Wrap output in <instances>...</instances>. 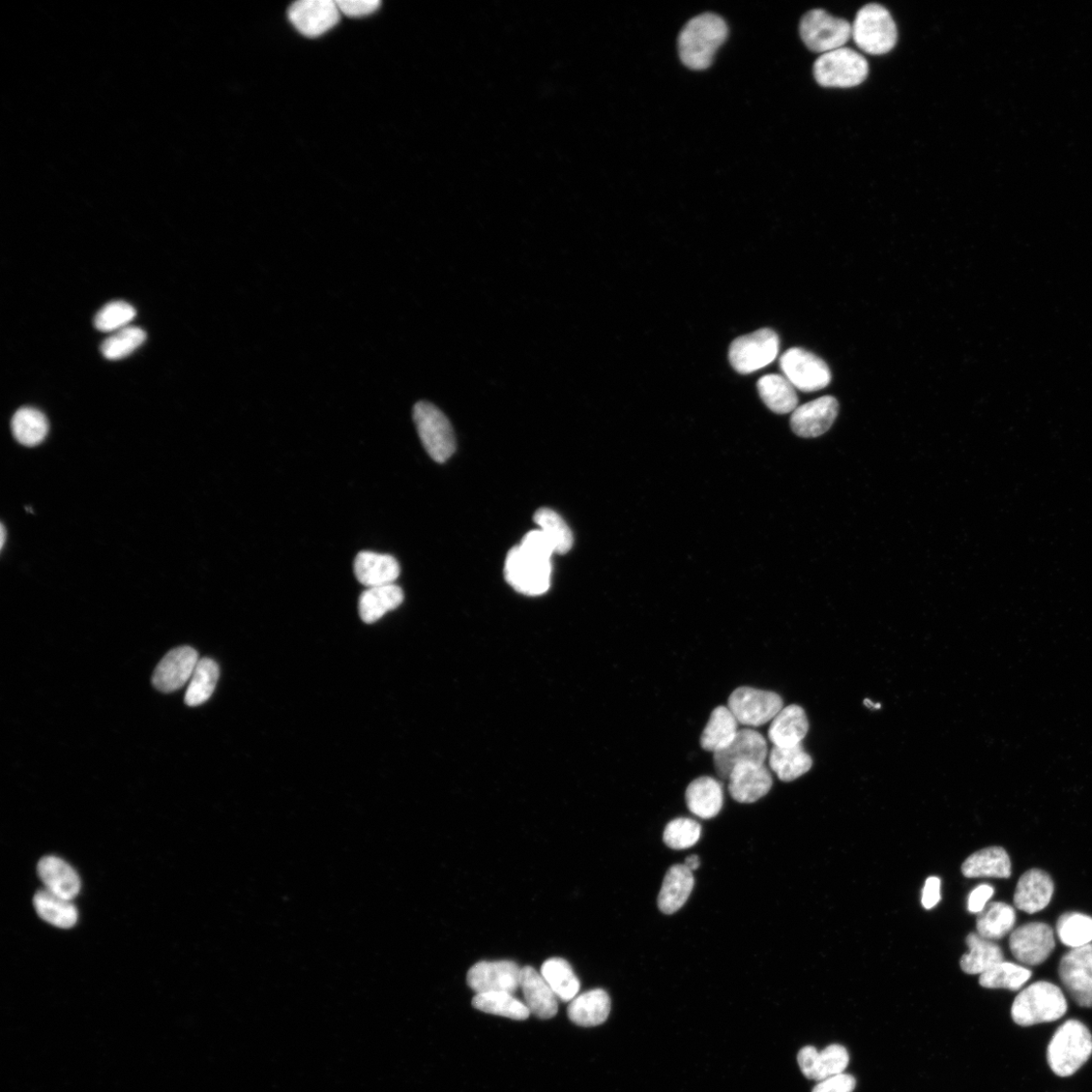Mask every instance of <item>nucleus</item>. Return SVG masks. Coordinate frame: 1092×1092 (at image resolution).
Returning <instances> with one entry per match:
<instances>
[{"label":"nucleus","instance_id":"nucleus-1","mask_svg":"<svg viewBox=\"0 0 1092 1092\" xmlns=\"http://www.w3.org/2000/svg\"><path fill=\"white\" fill-rule=\"evenodd\" d=\"M727 34L726 22L717 15L704 14L692 19L678 36V54L682 63L693 70L710 67Z\"/></svg>","mask_w":1092,"mask_h":1092},{"label":"nucleus","instance_id":"nucleus-2","mask_svg":"<svg viewBox=\"0 0 1092 1092\" xmlns=\"http://www.w3.org/2000/svg\"><path fill=\"white\" fill-rule=\"evenodd\" d=\"M1092 1055V1034L1078 1020H1069L1054 1032L1047 1049L1051 1070L1060 1077L1075 1074Z\"/></svg>","mask_w":1092,"mask_h":1092},{"label":"nucleus","instance_id":"nucleus-3","mask_svg":"<svg viewBox=\"0 0 1092 1092\" xmlns=\"http://www.w3.org/2000/svg\"><path fill=\"white\" fill-rule=\"evenodd\" d=\"M1068 1010L1067 997L1060 987L1048 982H1037L1015 998L1012 1018L1021 1026H1030L1056 1022L1064 1018Z\"/></svg>","mask_w":1092,"mask_h":1092},{"label":"nucleus","instance_id":"nucleus-4","mask_svg":"<svg viewBox=\"0 0 1092 1092\" xmlns=\"http://www.w3.org/2000/svg\"><path fill=\"white\" fill-rule=\"evenodd\" d=\"M551 557L531 550L520 544L513 547L505 562L504 574L508 584L526 596H541L547 592L551 580Z\"/></svg>","mask_w":1092,"mask_h":1092},{"label":"nucleus","instance_id":"nucleus-5","mask_svg":"<svg viewBox=\"0 0 1092 1092\" xmlns=\"http://www.w3.org/2000/svg\"><path fill=\"white\" fill-rule=\"evenodd\" d=\"M852 38L864 52L883 55L897 42L896 24L884 7L870 4L862 8L852 24Z\"/></svg>","mask_w":1092,"mask_h":1092},{"label":"nucleus","instance_id":"nucleus-6","mask_svg":"<svg viewBox=\"0 0 1092 1092\" xmlns=\"http://www.w3.org/2000/svg\"><path fill=\"white\" fill-rule=\"evenodd\" d=\"M413 419L427 454L437 462L447 461L456 452L457 441L444 413L433 404L421 401L413 410Z\"/></svg>","mask_w":1092,"mask_h":1092},{"label":"nucleus","instance_id":"nucleus-7","mask_svg":"<svg viewBox=\"0 0 1092 1092\" xmlns=\"http://www.w3.org/2000/svg\"><path fill=\"white\" fill-rule=\"evenodd\" d=\"M866 59L849 48L822 54L814 64L813 74L823 87L849 88L861 84L868 76Z\"/></svg>","mask_w":1092,"mask_h":1092},{"label":"nucleus","instance_id":"nucleus-8","mask_svg":"<svg viewBox=\"0 0 1092 1092\" xmlns=\"http://www.w3.org/2000/svg\"><path fill=\"white\" fill-rule=\"evenodd\" d=\"M779 347V336L774 330L760 329L731 343L729 362L737 372L749 374L772 364L778 356Z\"/></svg>","mask_w":1092,"mask_h":1092},{"label":"nucleus","instance_id":"nucleus-9","mask_svg":"<svg viewBox=\"0 0 1092 1092\" xmlns=\"http://www.w3.org/2000/svg\"><path fill=\"white\" fill-rule=\"evenodd\" d=\"M727 707L737 722L752 727L772 721L784 708L777 693L752 687L735 689L728 698Z\"/></svg>","mask_w":1092,"mask_h":1092},{"label":"nucleus","instance_id":"nucleus-10","mask_svg":"<svg viewBox=\"0 0 1092 1092\" xmlns=\"http://www.w3.org/2000/svg\"><path fill=\"white\" fill-rule=\"evenodd\" d=\"M801 36L808 49L825 54L848 43L852 38V24L822 10H812L802 20Z\"/></svg>","mask_w":1092,"mask_h":1092},{"label":"nucleus","instance_id":"nucleus-11","mask_svg":"<svg viewBox=\"0 0 1092 1092\" xmlns=\"http://www.w3.org/2000/svg\"><path fill=\"white\" fill-rule=\"evenodd\" d=\"M780 367L793 387L803 392L822 390L828 387L832 380V372L828 365L815 354L803 348L787 350L780 360Z\"/></svg>","mask_w":1092,"mask_h":1092},{"label":"nucleus","instance_id":"nucleus-12","mask_svg":"<svg viewBox=\"0 0 1092 1092\" xmlns=\"http://www.w3.org/2000/svg\"><path fill=\"white\" fill-rule=\"evenodd\" d=\"M766 757H768V745L764 737L751 728L739 730L727 747L714 754L717 773L727 780L737 765L762 764Z\"/></svg>","mask_w":1092,"mask_h":1092},{"label":"nucleus","instance_id":"nucleus-13","mask_svg":"<svg viewBox=\"0 0 1092 1092\" xmlns=\"http://www.w3.org/2000/svg\"><path fill=\"white\" fill-rule=\"evenodd\" d=\"M1059 978L1081 1008H1092V943L1071 949L1059 963Z\"/></svg>","mask_w":1092,"mask_h":1092},{"label":"nucleus","instance_id":"nucleus-14","mask_svg":"<svg viewBox=\"0 0 1092 1092\" xmlns=\"http://www.w3.org/2000/svg\"><path fill=\"white\" fill-rule=\"evenodd\" d=\"M1056 946L1054 931L1045 923H1028L1016 929L1010 937V949L1015 958L1027 966L1043 964Z\"/></svg>","mask_w":1092,"mask_h":1092},{"label":"nucleus","instance_id":"nucleus-15","mask_svg":"<svg viewBox=\"0 0 1092 1092\" xmlns=\"http://www.w3.org/2000/svg\"><path fill=\"white\" fill-rule=\"evenodd\" d=\"M336 0H300L288 10V18L298 31L317 38L330 31L340 21Z\"/></svg>","mask_w":1092,"mask_h":1092},{"label":"nucleus","instance_id":"nucleus-16","mask_svg":"<svg viewBox=\"0 0 1092 1092\" xmlns=\"http://www.w3.org/2000/svg\"><path fill=\"white\" fill-rule=\"evenodd\" d=\"M521 969L513 961H481L467 972L468 986L478 993L505 991L514 993L520 988Z\"/></svg>","mask_w":1092,"mask_h":1092},{"label":"nucleus","instance_id":"nucleus-17","mask_svg":"<svg viewBox=\"0 0 1092 1092\" xmlns=\"http://www.w3.org/2000/svg\"><path fill=\"white\" fill-rule=\"evenodd\" d=\"M839 409V402L832 396L821 397L797 407L792 413L791 428L801 437H818L833 426Z\"/></svg>","mask_w":1092,"mask_h":1092},{"label":"nucleus","instance_id":"nucleus-18","mask_svg":"<svg viewBox=\"0 0 1092 1092\" xmlns=\"http://www.w3.org/2000/svg\"><path fill=\"white\" fill-rule=\"evenodd\" d=\"M198 661L197 652L191 646L172 649L155 669L153 677L154 687L163 693L183 688L191 681Z\"/></svg>","mask_w":1092,"mask_h":1092},{"label":"nucleus","instance_id":"nucleus-19","mask_svg":"<svg viewBox=\"0 0 1092 1092\" xmlns=\"http://www.w3.org/2000/svg\"><path fill=\"white\" fill-rule=\"evenodd\" d=\"M797 1061L807 1078L819 1082L843 1074L849 1066L850 1056L847 1049L838 1044L822 1051L807 1046L800 1051Z\"/></svg>","mask_w":1092,"mask_h":1092},{"label":"nucleus","instance_id":"nucleus-20","mask_svg":"<svg viewBox=\"0 0 1092 1092\" xmlns=\"http://www.w3.org/2000/svg\"><path fill=\"white\" fill-rule=\"evenodd\" d=\"M773 786V778L764 764H745L737 765L728 778V790L732 799L740 804H754L768 794Z\"/></svg>","mask_w":1092,"mask_h":1092},{"label":"nucleus","instance_id":"nucleus-21","mask_svg":"<svg viewBox=\"0 0 1092 1092\" xmlns=\"http://www.w3.org/2000/svg\"><path fill=\"white\" fill-rule=\"evenodd\" d=\"M1051 876L1040 869H1030L1020 878L1014 896L1018 909L1032 914L1045 909L1054 895Z\"/></svg>","mask_w":1092,"mask_h":1092},{"label":"nucleus","instance_id":"nucleus-22","mask_svg":"<svg viewBox=\"0 0 1092 1092\" xmlns=\"http://www.w3.org/2000/svg\"><path fill=\"white\" fill-rule=\"evenodd\" d=\"M520 988L531 1014L543 1020L551 1019L557 1014V997L542 973L534 967L526 966L521 969Z\"/></svg>","mask_w":1092,"mask_h":1092},{"label":"nucleus","instance_id":"nucleus-23","mask_svg":"<svg viewBox=\"0 0 1092 1092\" xmlns=\"http://www.w3.org/2000/svg\"><path fill=\"white\" fill-rule=\"evenodd\" d=\"M354 574L368 588L387 586L399 578L400 566L392 555L363 551L354 560Z\"/></svg>","mask_w":1092,"mask_h":1092},{"label":"nucleus","instance_id":"nucleus-24","mask_svg":"<svg viewBox=\"0 0 1092 1092\" xmlns=\"http://www.w3.org/2000/svg\"><path fill=\"white\" fill-rule=\"evenodd\" d=\"M809 729L807 714L799 705H789L772 721L768 736L774 747L802 745Z\"/></svg>","mask_w":1092,"mask_h":1092},{"label":"nucleus","instance_id":"nucleus-25","mask_svg":"<svg viewBox=\"0 0 1092 1092\" xmlns=\"http://www.w3.org/2000/svg\"><path fill=\"white\" fill-rule=\"evenodd\" d=\"M38 874L48 892L67 900H72L80 892L81 883L77 872L61 858H43L38 864Z\"/></svg>","mask_w":1092,"mask_h":1092},{"label":"nucleus","instance_id":"nucleus-26","mask_svg":"<svg viewBox=\"0 0 1092 1092\" xmlns=\"http://www.w3.org/2000/svg\"><path fill=\"white\" fill-rule=\"evenodd\" d=\"M962 873L967 878L1008 879L1012 875L1010 855L1000 847L983 849L967 858Z\"/></svg>","mask_w":1092,"mask_h":1092},{"label":"nucleus","instance_id":"nucleus-27","mask_svg":"<svg viewBox=\"0 0 1092 1092\" xmlns=\"http://www.w3.org/2000/svg\"><path fill=\"white\" fill-rule=\"evenodd\" d=\"M693 872L685 864L674 865L667 872L658 898L660 910L673 914L687 902L694 889Z\"/></svg>","mask_w":1092,"mask_h":1092},{"label":"nucleus","instance_id":"nucleus-28","mask_svg":"<svg viewBox=\"0 0 1092 1092\" xmlns=\"http://www.w3.org/2000/svg\"><path fill=\"white\" fill-rule=\"evenodd\" d=\"M686 804L688 809L700 818L716 817L723 805L721 784L708 776L694 780L686 790Z\"/></svg>","mask_w":1092,"mask_h":1092},{"label":"nucleus","instance_id":"nucleus-29","mask_svg":"<svg viewBox=\"0 0 1092 1092\" xmlns=\"http://www.w3.org/2000/svg\"><path fill=\"white\" fill-rule=\"evenodd\" d=\"M611 1011V1000L603 989H593L576 996L570 1003V1020L581 1026H596L606 1022Z\"/></svg>","mask_w":1092,"mask_h":1092},{"label":"nucleus","instance_id":"nucleus-30","mask_svg":"<svg viewBox=\"0 0 1092 1092\" xmlns=\"http://www.w3.org/2000/svg\"><path fill=\"white\" fill-rule=\"evenodd\" d=\"M404 601L402 589L395 585L368 588L359 602L362 621L374 624L386 613L397 609Z\"/></svg>","mask_w":1092,"mask_h":1092},{"label":"nucleus","instance_id":"nucleus-31","mask_svg":"<svg viewBox=\"0 0 1092 1092\" xmlns=\"http://www.w3.org/2000/svg\"><path fill=\"white\" fill-rule=\"evenodd\" d=\"M969 952L964 954L960 961L961 969L971 976L983 974L994 965L1005 961V955L999 944L991 939L981 937L978 933H971L966 938Z\"/></svg>","mask_w":1092,"mask_h":1092},{"label":"nucleus","instance_id":"nucleus-32","mask_svg":"<svg viewBox=\"0 0 1092 1092\" xmlns=\"http://www.w3.org/2000/svg\"><path fill=\"white\" fill-rule=\"evenodd\" d=\"M739 732V722L726 706H719L712 713L700 737L701 748L717 753L727 747Z\"/></svg>","mask_w":1092,"mask_h":1092},{"label":"nucleus","instance_id":"nucleus-33","mask_svg":"<svg viewBox=\"0 0 1092 1092\" xmlns=\"http://www.w3.org/2000/svg\"><path fill=\"white\" fill-rule=\"evenodd\" d=\"M757 387L764 405L777 415H788L799 405L795 388L785 376L764 375L759 379Z\"/></svg>","mask_w":1092,"mask_h":1092},{"label":"nucleus","instance_id":"nucleus-34","mask_svg":"<svg viewBox=\"0 0 1092 1092\" xmlns=\"http://www.w3.org/2000/svg\"><path fill=\"white\" fill-rule=\"evenodd\" d=\"M769 764L781 781L792 782L811 769L812 759L803 745L774 747L769 756Z\"/></svg>","mask_w":1092,"mask_h":1092},{"label":"nucleus","instance_id":"nucleus-35","mask_svg":"<svg viewBox=\"0 0 1092 1092\" xmlns=\"http://www.w3.org/2000/svg\"><path fill=\"white\" fill-rule=\"evenodd\" d=\"M1016 921L1017 914L1012 905L991 902L979 914L978 934L986 939H1000L1013 931Z\"/></svg>","mask_w":1092,"mask_h":1092},{"label":"nucleus","instance_id":"nucleus-36","mask_svg":"<svg viewBox=\"0 0 1092 1092\" xmlns=\"http://www.w3.org/2000/svg\"><path fill=\"white\" fill-rule=\"evenodd\" d=\"M34 905L39 917L45 922L61 929H71L78 921V911L71 900L45 891L34 897Z\"/></svg>","mask_w":1092,"mask_h":1092},{"label":"nucleus","instance_id":"nucleus-37","mask_svg":"<svg viewBox=\"0 0 1092 1092\" xmlns=\"http://www.w3.org/2000/svg\"><path fill=\"white\" fill-rule=\"evenodd\" d=\"M12 430L21 445L36 447L47 437L49 423L41 411L23 407L16 412L12 420Z\"/></svg>","mask_w":1092,"mask_h":1092},{"label":"nucleus","instance_id":"nucleus-38","mask_svg":"<svg viewBox=\"0 0 1092 1092\" xmlns=\"http://www.w3.org/2000/svg\"><path fill=\"white\" fill-rule=\"evenodd\" d=\"M541 973L560 1000L568 1002L577 996L581 983L568 961L550 958L544 963Z\"/></svg>","mask_w":1092,"mask_h":1092},{"label":"nucleus","instance_id":"nucleus-39","mask_svg":"<svg viewBox=\"0 0 1092 1092\" xmlns=\"http://www.w3.org/2000/svg\"><path fill=\"white\" fill-rule=\"evenodd\" d=\"M472 1007L486 1014L516 1021L527 1020L531 1014L525 1003L505 991L478 993L472 998Z\"/></svg>","mask_w":1092,"mask_h":1092},{"label":"nucleus","instance_id":"nucleus-40","mask_svg":"<svg viewBox=\"0 0 1092 1092\" xmlns=\"http://www.w3.org/2000/svg\"><path fill=\"white\" fill-rule=\"evenodd\" d=\"M219 677L220 670L215 661L199 659L186 693V703L195 707L208 701L216 689Z\"/></svg>","mask_w":1092,"mask_h":1092},{"label":"nucleus","instance_id":"nucleus-41","mask_svg":"<svg viewBox=\"0 0 1092 1092\" xmlns=\"http://www.w3.org/2000/svg\"><path fill=\"white\" fill-rule=\"evenodd\" d=\"M1031 976L1028 968L1002 961L982 974L980 983L984 988L1019 991Z\"/></svg>","mask_w":1092,"mask_h":1092},{"label":"nucleus","instance_id":"nucleus-42","mask_svg":"<svg viewBox=\"0 0 1092 1092\" xmlns=\"http://www.w3.org/2000/svg\"><path fill=\"white\" fill-rule=\"evenodd\" d=\"M1056 931L1066 946L1076 949L1092 942V917L1080 912H1067L1058 919Z\"/></svg>","mask_w":1092,"mask_h":1092},{"label":"nucleus","instance_id":"nucleus-43","mask_svg":"<svg viewBox=\"0 0 1092 1092\" xmlns=\"http://www.w3.org/2000/svg\"><path fill=\"white\" fill-rule=\"evenodd\" d=\"M535 522L553 546L555 553L569 552L574 544L571 529L565 520L553 510L543 508L535 515Z\"/></svg>","mask_w":1092,"mask_h":1092},{"label":"nucleus","instance_id":"nucleus-44","mask_svg":"<svg viewBox=\"0 0 1092 1092\" xmlns=\"http://www.w3.org/2000/svg\"><path fill=\"white\" fill-rule=\"evenodd\" d=\"M145 331L138 328H126L107 338L102 346L103 356L109 361H119L130 356L146 340Z\"/></svg>","mask_w":1092,"mask_h":1092},{"label":"nucleus","instance_id":"nucleus-45","mask_svg":"<svg viewBox=\"0 0 1092 1092\" xmlns=\"http://www.w3.org/2000/svg\"><path fill=\"white\" fill-rule=\"evenodd\" d=\"M701 832L699 822L685 817L676 818L666 826L664 842L673 850H686L697 844Z\"/></svg>","mask_w":1092,"mask_h":1092},{"label":"nucleus","instance_id":"nucleus-46","mask_svg":"<svg viewBox=\"0 0 1092 1092\" xmlns=\"http://www.w3.org/2000/svg\"><path fill=\"white\" fill-rule=\"evenodd\" d=\"M136 317V310L123 301H115L106 305L95 318V327L102 332H116L128 328V324Z\"/></svg>","mask_w":1092,"mask_h":1092},{"label":"nucleus","instance_id":"nucleus-47","mask_svg":"<svg viewBox=\"0 0 1092 1092\" xmlns=\"http://www.w3.org/2000/svg\"><path fill=\"white\" fill-rule=\"evenodd\" d=\"M341 15L350 18L366 17L380 7L378 0H336Z\"/></svg>","mask_w":1092,"mask_h":1092},{"label":"nucleus","instance_id":"nucleus-48","mask_svg":"<svg viewBox=\"0 0 1092 1092\" xmlns=\"http://www.w3.org/2000/svg\"><path fill=\"white\" fill-rule=\"evenodd\" d=\"M854 1077L849 1074H840L819 1081L812 1092H852L855 1088Z\"/></svg>","mask_w":1092,"mask_h":1092},{"label":"nucleus","instance_id":"nucleus-49","mask_svg":"<svg viewBox=\"0 0 1092 1092\" xmlns=\"http://www.w3.org/2000/svg\"><path fill=\"white\" fill-rule=\"evenodd\" d=\"M994 895V889L989 884H982L974 890L968 898V910L980 914L983 911L988 901Z\"/></svg>","mask_w":1092,"mask_h":1092},{"label":"nucleus","instance_id":"nucleus-50","mask_svg":"<svg viewBox=\"0 0 1092 1092\" xmlns=\"http://www.w3.org/2000/svg\"><path fill=\"white\" fill-rule=\"evenodd\" d=\"M940 900V880L930 877L925 884L922 903L926 909L934 908Z\"/></svg>","mask_w":1092,"mask_h":1092},{"label":"nucleus","instance_id":"nucleus-51","mask_svg":"<svg viewBox=\"0 0 1092 1092\" xmlns=\"http://www.w3.org/2000/svg\"><path fill=\"white\" fill-rule=\"evenodd\" d=\"M685 865H686V866L688 867V869H690V870H691L692 872H693V871H695V870H697V869L699 868V866H700V860H699V857H698V855H696V854H692V855H690V857H688V858L686 859V861H685Z\"/></svg>","mask_w":1092,"mask_h":1092},{"label":"nucleus","instance_id":"nucleus-52","mask_svg":"<svg viewBox=\"0 0 1092 1092\" xmlns=\"http://www.w3.org/2000/svg\"><path fill=\"white\" fill-rule=\"evenodd\" d=\"M6 538H7V531H6L5 525H2V541H0V546H2V548H4V546H5Z\"/></svg>","mask_w":1092,"mask_h":1092},{"label":"nucleus","instance_id":"nucleus-53","mask_svg":"<svg viewBox=\"0 0 1092 1092\" xmlns=\"http://www.w3.org/2000/svg\"><path fill=\"white\" fill-rule=\"evenodd\" d=\"M865 705H866V706H869V707H873V708H880V707H881V706H880L879 704H878V705H875V704H874L873 702H871V701H870L869 699H866V700H865Z\"/></svg>","mask_w":1092,"mask_h":1092}]
</instances>
